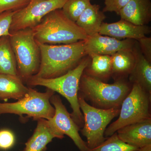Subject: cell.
Returning <instances> with one entry per match:
<instances>
[{"mask_svg":"<svg viewBox=\"0 0 151 151\" xmlns=\"http://www.w3.org/2000/svg\"><path fill=\"white\" fill-rule=\"evenodd\" d=\"M85 40L68 44L38 43L40 51V64L36 77L56 78L67 73L86 56Z\"/></svg>","mask_w":151,"mask_h":151,"instance_id":"obj_1","label":"cell"},{"mask_svg":"<svg viewBox=\"0 0 151 151\" xmlns=\"http://www.w3.org/2000/svg\"><path fill=\"white\" fill-rule=\"evenodd\" d=\"M32 29L36 41L44 44H68L86 40L88 37L75 22L64 14L61 9L50 12Z\"/></svg>","mask_w":151,"mask_h":151,"instance_id":"obj_2","label":"cell"},{"mask_svg":"<svg viewBox=\"0 0 151 151\" xmlns=\"http://www.w3.org/2000/svg\"><path fill=\"white\" fill-rule=\"evenodd\" d=\"M90 61V57H84L76 67L64 75L50 78L33 76L26 83L30 86H45L66 98L72 110L70 114L71 118L81 128L83 127L84 119L78 103L79 83L81 76Z\"/></svg>","mask_w":151,"mask_h":151,"instance_id":"obj_3","label":"cell"},{"mask_svg":"<svg viewBox=\"0 0 151 151\" xmlns=\"http://www.w3.org/2000/svg\"><path fill=\"white\" fill-rule=\"evenodd\" d=\"M132 86L123 78L113 84H107L84 72L80 79L78 94L94 107L111 109L121 107Z\"/></svg>","mask_w":151,"mask_h":151,"instance_id":"obj_4","label":"cell"},{"mask_svg":"<svg viewBox=\"0 0 151 151\" xmlns=\"http://www.w3.org/2000/svg\"><path fill=\"white\" fill-rule=\"evenodd\" d=\"M10 41L16 60L17 76L24 83L38 72L40 51L32 29L10 33Z\"/></svg>","mask_w":151,"mask_h":151,"instance_id":"obj_5","label":"cell"},{"mask_svg":"<svg viewBox=\"0 0 151 151\" xmlns=\"http://www.w3.org/2000/svg\"><path fill=\"white\" fill-rule=\"evenodd\" d=\"M151 97L139 85L132 84L121 105L119 118L106 128L105 136L110 137L125 126L150 119Z\"/></svg>","mask_w":151,"mask_h":151,"instance_id":"obj_6","label":"cell"},{"mask_svg":"<svg viewBox=\"0 0 151 151\" xmlns=\"http://www.w3.org/2000/svg\"><path fill=\"white\" fill-rule=\"evenodd\" d=\"M78 100L84 119L83 128L80 131L86 138L88 149H93L107 139L104 135L105 130L111 121L119 116L121 107L109 109L96 108L89 105L79 94Z\"/></svg>","mask_w":151,"mask_h":151,"instance_id":"obj_7","label":"cell"},{"mask_svg":"<svg viewBox=\"0 0 151 151\" xmlns=\"http://www.w3.org/2000/svg\"><path fill=\"white\" fill-rule=\"evenodd\" d=\"M54 93L48 89L45 92H40L29 87L27 94L17 102L0 103V115L7 113L20 116L25 115L35 121L40 119L49 120L55 112L50 102V97Z\"/></svg>","mask_w":151,"mask_h":151,"instance_id":"obj_8","label":"cell"},{"mask_svg":"<svg viewBox=\"0 0 151 151\" xmlns=\"http://www.w3.org/2000/svg\"><path fill=\"white\" fill-rule=\"evenodd\" d=\"M68 0H31L23 8L16 11L13 16L10 33L32 28L47 14L62 9Z\"/></svg>","mask_w":151,"mask_h":151,"instance_id":"obj_9","label":"cell"},{"mask_svg":"<svg viewBox=\"0 0 151 151\" xmlns=\"http://www.w3.org/2000/svg\"><path fill=\"white\" fill-rule=\"evenodd\" d=\"M50 102L54 106L55 112L53 117L47 120L50 125L62 137L64 138V135L69 137L79 150L87 151L86 142L79 134L80 128L71 118L59 95L53 94L50 97Z\"/></svg>","mask_w":151,"mask_h":151,"instance_id":"obj_10","label":"cell"},{"mask_svg":"<svg viewBox=\"0 0 151 151\" xmlns=\"http://www.w3.org/2000/svg\"><path fill=\"white\" fill-rule=\"evenodd\" d=\"M136 40L131 39L123 40L100 34L88 37L84 42L86 55H111L123 50H132Z\"/></svg>","mask_w":151,"mask_h":151,"instance_id":"obj_11","label":"cell"},{"mask_svg":"<svg viewBox=\"0 0 151 151\" xmlns=\"http://www.w3.org/2000/svg\"><path fill=\"white\" fill-rule=\"evenodd\" d=\"M150 27L147 25L138 26L121 19L116 22H103L99 34L118 39H131L137 41L151 32Z\"/></svg>","mask_w":151,"mask_h":151,"instance_id":"obj_12","label":"cell"},{"mask_svg":"<svg viewBox=\"0 0 151 151\" xmlns=\"http://www.w3.org/2000/svg\"><path fill=\"white\" fill-rule=\"evenodd\" d=\"M121 140L139 149L151 144V118L125 126L116 132Z\"/></svg>","mask_w":151,"mask_h":151,"instance_id":"obj_13","label":"cell"},{"mask_svg":"<svg viewBox=\"0 0 151 151\" xmlns=\"http://www.w3.org/2000/svg\"><path fill=\"white\" fill-rule=\"evenodd\" d=\"M135 56L134 65L129 74L131 84L139 85L144 90L151 94V63L143 55L138 45L133 49Z\"/></svg>","mask_w":151,"mask_h":151,"instance_id":"obj_14","label":"cell"},{"mask_svg":"<svg viewBox=\"0 0 151 151\" xmlns=\"http://www.w3.org/2000/svg\"><path fill=\"white\" fill-rule=\"evenodd\" d=\"M37 122L33 134L25 143V147L22 151H45L47 145L53 139L63 138L50 125L47 120L40 119Z\"/></svg>","mask_w":151,"mask_h":151,"instance_id":"obj_15","label":"cell"},{"mask_svg":"<svg viewBox=\"0 0 151 151\" xmlns=\"http://www.w3.org/2000/svg\"><path fill=\"white\" fill-rule=\"evenodd\" d=\"M119 15L133 24L147 25L151 20V0H130Z\"/></svg>","mask_w":151,"mask_h":151,"instance_id":"obj_16","label":"cell"},{"mask_svg":"<svg viewBox=\"0 0 151 151\" xmlns=\"http://www.w3.org/2000/svg\"><path fill=\"white\" fill-rule=\"evenodd\" d=\"M100 9L99 5L91 4L75 22L88 37L99 34L101 25L106 18L104 13Z\"/></svg>","mask_w":151,"mask_h":151,"instance_id":"obj_17","label":"cell"},{"mask_svg":"<svg viewBox=\"0 0 151 151\" xmlns=\"http://www.w3.org/2000/svg\"><path fill=\"white\" fill-rule=\"evenodd\" d=\"M29 90L17 75L0 73V100H20Z\"/></svg>","mask_w":151,"mask_h":151,"instance_id":"obj_18","label":"cell"},{"mask_svg":"<svg viewBox=\"0 0 151 151\" xmlns=\"http://www.w3.org/2000/svg\"><path fill=\"white\" fill-rule=\"evenodd\" d=\"M112 75L117 80L123 79V77L129 75L135 62V56L133 50H123L111 55Z\"/></svg>","mask_w":151,"mask_h":151,"instance_id":"obj_19","label":"cell"},{"mask_svg":"<svg viewBox=\"0 0 151 151\" xmlns=\"http://www.w3.org/2000/svg\"><path fill=\"white\" fill-rule=\"evenodd\" d=\"M89 57L91 61L85 69L86 74L100 80L108 79L112 75L111 56L94 55Z\"/></svg>","mask_w":151,"mask_h":151,"instance_id":"obj_20","label":"cell"},{"mask_svg":"<svg viewBox=\"0 0 151 151\" xmlns=\"http://www.w3.org/2000/svg\"><path fill=\"white\" fill-rule=\"evenodd\" d=\"M0 73L17 75L16 60L9 36L0 37Z\"/></svg>","mask_w":151,"mask_h":151,"instance_id":"obj_21","label":"cell"},{"mask_svg":"<svg viewBox=\"0 0 151 151\" xmlns=\"http://www.w3.org/2000/svg\"><path fill=\"white\" fill-rule=\"evenodd\" d=\"M138 149L121 140L116 132L99 145L86 151H134Z\"/></svg>","mask_w":151,"mask_h":151,"instance_id":"obj_22","label":"cell"},{"mask_svg":"<svg viewBox=\"0 0 151 151\" xmlns=\"http://www.w3.org/2000/svg\"><path fill=\"white\" fill-rule=\"evenodd\" d=\"M91 0H68L61 9L64 14L76 22L78 17L90 4Z\"/></svg>","mask_w":151,"mask_h":151,"instance_id":"obj_23","label":"cell"},{"mask_svg":"<svg viewBox=\"0 0 151 151\" xmlns=\"http://www.w3.org/2000/svg\"><path fill=\"white\" fill-rule=\"evenodd\" d=\"M31 0H0V14L7 11L19 10L27 5Z\"/></svg>","mask_w":151,"mask_h":151,"instance_id":"obj_24","label":"cell"},{"mask_svg":"<svg viewBox=\"0 0 151 151\" xmlns=\"http://www.w3.org/2000/svg\"><path fill=\"white\" fill-rule=\"evenodd\" d=\"M16 138L13 132L8 129L0 130V150H7L13 147Z\"/></svg>","mask_w":151,"mask_h":151,"instance_id":"obj_25","label":"cell"},{"mask_svg":"<svg viewBox=\"0 0 151 151\" xmlns=\"http://www.w3.org/2000/svg\"><path fill=\"white\" fill-rule=\"evenodd\" d=\"M16 11H7L0 14V37L10 35V27L13 16Z\"/></svg>","mask_w":151,"mask_h":151,"instance_id":"obj_26","label":"cell"},{"mask_svg":"<svg viewBox=\"0 0 151 151\" xmlns=\"http://www.w3.org/2000/svg\"><path fill=\"white\" fill-rule=\"evenodd\" d=\"M130 0H105L103 12H114L119 15L120 11L129 2Z\"/></svg>","mask_w":151,"mask_h":151,"instance_id":"obj_27","label":"cell"},{"mask_svg":"<svg viewBox=\"0 0 151 151\" xmlns=\"http://www.w3.org/2000/svg\"><path fill=\"white\" fill-rule=\"evenodd\" d=\"M137 42L143 55L151 63V37L146 36L138 40Z\"/></svg>","mask_w":151,"mask_h":151,"instance_id":"obj_28","label":"cell"},{"mask_svg":"<svg viewBox=\"0 0 151 151\" xmlns=\"http://www.w3.org/2000/svg\"><path fill=\"white\" fill-rule=\"evenodd\" d=\"M138 151H151V144H148L140 148Z\"/></svg>","mask_w":151,"mask_h":151,"instance_id":"obj_29","label":"cell"},{"mask_svg":"<svg viewBox=\"0 0 151 151\" xmlns=\"http://www.w3.org/2000/svg\"><path fill=\"white\" fill-rule=\"evenodd\" d=\"M138 151V150H135V151Z\"/></svg>","mask_w":151,"mask_h":151,"instance_id":"obj_30","label":"cell"}]
</instances>
